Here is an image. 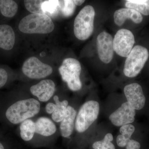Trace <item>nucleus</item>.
I'll return each instance as SVG.
<instances>
[{"label":"nucleus","instance_id":"obj_1","mask_svg":"<svg viewBox=\"0 0 149 149\" xmlns=\"http://www.w3.org/2000/svg\"><path fill=\"white\" fill-rule=\"evenodd\" d=\"M40 107V102L36 99L20 100L8 107L6 111V118L12 124H19L38 114Z\"/></svg>","mask_w":149,"mask_h":149},{"label":"nucleus","instance_id":"obj_2","mask_svg":"<svg viewBox=\"0 0 149 149\" xmlns=\"http://www.w3.org/2000/svg\"><path fill=\"white\" fill-rule=\"evenodd\" d=\"M18 28L26 34H46L53 31L54 24L52 18L45 14L31 13L20 20Z\"/></svg>","mask_w":149,"mask_h":149},{"label":"nucleus","instance_id":"obj_3","mask_svg":"<svg viewBox=\"0 0 149 149\" xmlns=\"http://www.w3.org/2000/svg\"><path fill=\"white\" fill-rule=\"evenodd\" d=\"M95 12L91 5L85 6L81 10L74 20V36L80 40H87L93 34Z\"/></svg>","mask_w":149,"mask_h":149},{"label":"nucleus","instance_id":"obj_4","mask_svg":"<svg viewBox=\"0 0 149 149\" xmlns=\"http://www.w3.org/2000/svg\"><path fill=\"white\" fill-rule=\"evenodd\" d=\"M81 70L80 62L72 58L65 59L59 68L62 80L67 83L71 91H80L82 88V83L80 78Z\"/></svg>","mask_w":149,"mask_h":149},{"label":"nucleus","instance_id":"obj_5","mask_svg":"<svg viewBox=\"0 0 149 149\" xmlns=\"http://www.w3.org/2000/svg\"><path fill=\"white\" fill-rule=\"evenodd\" d=\"M149 56L146 48L141 45L135 46L125 59L123 70L124 75L130 78L137 76L143 68Z\"/></svg>","mask_w":149,"mask_h":149},{"label":"nucleus","instance_id":"obj_6","mask_svg":"<svg viewBox=\"0 0 149 149\" xmlns=\"http://www.w3.org/2000/svg\"><path fill=\"white\" fill-rule=\"evenodd\" d=\"M100 110V104L96 101H89L83 104L76 116L75 130L82 133L88 130L98 117Z\"/></svg>","mask_w":149,"mask_h":149},{"label":"nucleus","instance_id":"obj_7","mask_svg":"<svg viewBox=\"0 0 149 149\" xmlns=\"http://www.w3.org/2000/svg\"><path fill=\"white\" fill-rule=\"evenodd\" d=\"M22 70L24 74L32 79L45 78L53 72L50 65L43 63L35 57L27 58L23 63Z\"/></svg>","mask_w":149,"mask_h":149},{"label":"nucleus","instance_id":"obj_8","mask_svg":"<svg viewBox=\"0 0 149 149\" xmlns=\"http://www.w3.org/2000/svg\"><path fill=\"white\" fill-rule=\"evenodd\" d=\"M135 37L132 32L127 29H119L113 39L114 51L118 56L127 57L133 49Z\"/></svg>","mask_w":149,"mask_h":149},{"label":"nucleus","instance_id":"obj_9","mask_svg":"<svg viewBox=\"0 0 149 149\" xmlns=\"http://www.w3.org/2000/svg\"><path fill=\"white\" fill-rule=\"evenodd\" d=\"M97 47L100 60L106 64L111 62L114 52L111 35L105 31L101 32L97 37Z\"/></svg>","mask_w":149,"mask_h":149},{"label":"nucleus","instance_id":"obj_10","mask_svg":"<svg viewBox=\"0 0 149 149\" xmlns=\"http://www.w3.org/2000/svg\"><path fill=\"white\" fill-rule=\"evenodd\" d=\"M136 114V110L126 102L110 115L109 119L115 126L121 127L134 122Z\"/></svg>","mask_w":149,"mask_h":149},{"label":"nucleus","instance_id":"obj_11","mask_svg":"<svg viewBox=\"0 0 149 149\" xmlns=\"http://www.w3.org/2000/svg\"><path fill=\"white\" fill-rule=\"evenodd\" d=\"M123 91L127 102L134 109L143 108L146 99L141 85L137 83L128 84L124 87Z\"/></svg>","mask_w":149,"mask_h":149},{"label":"nucleus","instance_id":"obj_12","mask_svg":"<svg viewBox=\"0 0 149 149\" xmlns=\"http://www.w3.org/2000/svg\"><path fill=\"white\" fill-rule=\"evenodd\" d=\"M55 91V84L49 79L42 80L30 88L32 95L41 102L48 101L53 97Z\"/></svg>","mask_w":149,"mask_h":149},{"label":"nucleus","instance_id":"obj_13","mask_svg":"<svg viewBox=\"0 0 149 149\" xmlns=\"http://www.w3.org/2000/svg\"><path fill=\"white\" fill-rule=\"evenodd\" d=\"M15 32L13 27L6 24H0V49L10 52L15 45Z\"/></svg>","mask_w":149,"mask_h":149},{"label":"nucleus","instance_id":"obj_14","mask_svg":"<svg viewBox=\"0 0 149 149\" xmlns=\"http://www.w3.org/2000/svg\"><path fill=\"white\" fill-rule=\"evenodd\" d=\"M115 23L118 26H121L125 23L127 19H130L136 24H140L143 20L141 13L133 9L120 8L115 12L113 15Z\"/></svg>","mask_w":149,"mask_h":149},{"label":"nucleus","instance_id":"obj_15","mask_svg":"<svg viewBox=\"0 0 149 149\" xmlns=\"http://www.w3.org/2000/svg\"><path fill=\"white\" fill-rule=\"evenodd\" d=\"M77 112L74 108L68 106L64 118L60 125L61 133L62 137L68 138L73 133L75 124Z\"/></svg>","mask_w":149,"mask_h":149},{"label":"nucleus","instance_id":"obj_16","mask_svg":"<svg viewBox=\"0 0 149 149\" xmlns=\"http://www.w3.org/2000/svg\"><path fill=\"white\" fill-rule=\"evenodd\" d=\"M35 133L45 137L54 135L56 132V126L50 118L46 117H41L35 122Z\"/></svg>","mask_w":149,"mask_h":149},{"label":"nucleus","instance_id":"obj_17","mask_svg":"<svg viewBox=\"0 0 149 149\" xmlns=\"http://www.w3.org/2000/svg\"><path fill=\"white\" fill-rule=\"evenodd\" d=\"M18 5L13 0H0V15L6 18L15 16L18 10Z\"/></svg>","mask_w":149,"mask_h":149},{"label":"nucleus","instance_id":"obj_18","mask_svg":"<svg viewBox=\"0 0 149 149\" xmlns=\"http://www.w3.org/2000/svg\"><path fill=\"white\" fill-rule=\"evenodd\" d=\"M20 135L23 141H31L35 133V122L31 119L24 120L19 125Z\"/></svg>","mask_w":149,"mask_h":149},{"label":"nucleus","instance_id":"obj_19","mask_svg":"<svg viewBox=\"0 0 149 149\" xmlns=\"http://www.w3.org/2000/svg\"><path fill=\"white\" fill-rule=\"evenodd\" d=\"M54 100L56 104L54 111L52 114V119L55 122H61L64 118L68 106V102L66 100L60 101L58 96L54 97Z\"/></svg>","mask_w":149,"mask_h":149},{"label":"nucleus","instance_id":"obj_20","mask_svg":"<svg viewBox=\"0 0 149 149\" xmlns=\"http://www.w3.org/2000/svg\"><path fill=\"white\" fill-rule=\"evenodd\" d=\"M135 130V127L131 124L121 126L119 129L121 134L118 136L116 138V143L118 146L120 148L125 147Z\"/></svg>","mask_w":149,"mask_h":149},{"label":"nucleus","instance_id":"obj_21","mask_svg":"<svg viewBox=\"0 0 149 149\" xmlns=\"http://www.w3.org/2000/svg\"><path fill=\"white\" fill-rule=\"evenodd\" d=\"M125 6L133 9L145 15H149L148 0H128L126 1Z\"/></svg>","mask_w":149,"mask_h":149},{"label":"nucleus","instance_id":"obj_22","mask_svg":"<svg viewBox=\"0 0 149 149\" xmlns=\"http://www.w3.org/2000/svg\"><path fill=\"white\" fill-rule=\"evenodd\" d=\"M42 9L44 13L50 17L56 16L60 12L59 1H44L42 5Z\"/></svg>","mask_w":149,"mask_h":149},{"label":"nucleus","instance_id":"obj_23","mask_svg":"<svg viewBox=\"0 0 149 149\" xmlns=\"http://www.w3.org/2000/svg\"><path fill=\"white\" fill-rule=\"evenodd\" d=\"M60 11L65 17H69L74 13L76 5L72 0L59 1Z\"/></svg>","mask_w":149,"mask_h":149},{"label":"nucleus","instance_id":"obj_24","mask_svg":"<svg viewBox=\"0 0 149 149\" xmlns=\"http://www.w3.org/2000/svg\"><path fill=\"white\" fill-rule=\"evenodd\" d=\"M113 139L111 133H107L103 140L95 142L93 148L94 149H116L114 145L111 143Z\"/></svg>","mask_w":149,"mask_h":149},{"label":"nucleus","instance_id":"obj_25","mask_svg":"<svg viewBox=\"0 0 149 149\" xmlns=\"http://www.w3.org/2000/svg\"><path fill=\"white\" fill-rule=\"evenodd\" d=\"M24 2L25 8L31 13L44 14L42 9V5L44 1L25 0Z\"/></svg>","mask_w":149,"mask_h":149},{"label":"nucleus","instance_id":"obj_26","mask_svg":"<svg viewBox=\"0 0 149 149\" xmlns=\"http://www.w3.org/2000/svg\"><path fill=\"white\" fill-rule=\"evenodd\" d=\"M9 79L8 71L5 68L0 67V88L7 84Z\"/></svg>","mask_w":149,"mask_h":149},{"label":"nucleus","instance_id":"obj_27","mask_svg":"<svg viewBox=\"0 0 149 149\" xmlns=\"http://www.w3.org/2000/svg\"><path fill=\"white\" fill-rule=\"evenodd\" d=\"M141 144L138 141L130 139L125 146L126 149H140Z\"/></svg>","mask_w":149,"mask_h":149},{"label":"nucleus","instance_id":"obj_28","mask_svg":"<svg viewBox=\"0 0 149 149\" xmlns=\"http://www.w3.org/2000/svg\"><path fill=\"white\" fill-rule=\"evenodd\" d=\"M56 107V104L52 102H49L46 104L45 110L48 114H52L54 111Z\"/></svg>","mask_w":149,"mask_h":149},{"label":"nucleus","instance_id":"obj_29","mask_svg":"<svg viewBox=\"0 0 149 149\" xmlns=\"http://www.w3.org/2000/svg\"><path fill=\"white\" fill-rule=\"evenodd\" d=\"M74 4L76 6H81L83 4V3L85 2V1H83V0H74L73 1Z\"/></svg>","mask_w":149,"mask_h":149},{"label":"nucleus","instance_id":"obj_30","mask_svg":"<svg viewBox=\"0 0 149 149\" xmlns=\"http://www.w3.org/2000/svg\"><path fill=\"white\" fill-rule=\"evenodd\" d=\"M0 149H5L4 147L1 143H0Z\"/></svg>","mask_w":149,"mask_h":149}]
</instances>
